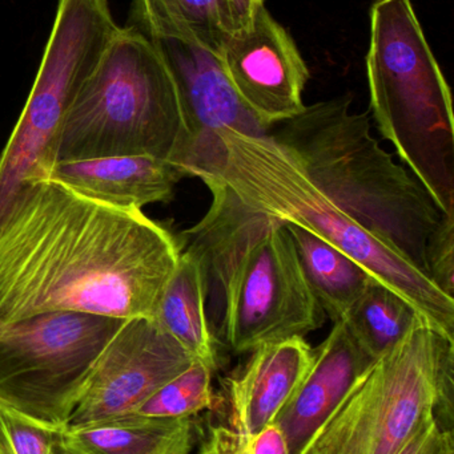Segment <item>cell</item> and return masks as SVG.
<instances>
[{
	"mask_svg": "<svg viewBox=\"0 0 454 454\" xmlns=\"http://www.w3.org/2000/svg\"><path fill=\"white\" fill-rule=\"evenodd\" d=\"M194 362L156 320H124L93 364L66 428L136 415L147 400Z\"/></svg>",
	"mask_w": 454,
	"mask_h": 454,
	"instance_id": "10",
	"label": "cell"
},
{
	"mask_svg": "<svg viewBox=\"0 0 454 454\" xmlns=\"http://www.w3.org/2000/svg\"><path fill=\"white\" fill-rule=\"evenodd\" d=\"M258 4H264V0H255Z\"/></svg>",
	"mask_w": 454,
	"mask_h": 454,
	"instance_id": "29",
	"label": "cell"
},
{
	"mask_svg": "<svg viewBox=\"0 0 454 454\" xmlns=\"http://www.w3.org/2000/svg\"><path fill=\"white\" fill-rule=\"evenodd\" d=\"M285 226L323 311L333 323L344 319L375 278L362 264L322 238L299 226L290 223Z\"/></svg>",
	"mask_w": 454,
	"mask_h": 454,
	"instance_id": "18",
	"label": "cell"
},
{
	"mask_svg": "<svg viewBox=\"0 0 454 454\" xmlns=\"http://www.w3.org/2000/svg\"><path fill=\"white\" fill-rule=\"evenodd\" d=\"M426 266L429 279L454 299V215H442L429 235Z\"/></svg>",
	"mask_w": 454,
	"mask_h": 454,
	"instance_id": "23",
	"label": "cell"
},
{
	"mask_svg": "<svg viewBox=\"0 0 454 454\" xmlns=\"http://www.w3.org/2000/svg\"><path fill=\"white\" fill-rule=\"evenodd\" d=\"M119 27L108 0H59L26 106L0 154V225L21 183L42 165L69 104Z\"/></svg>",
	"mask_w": 454,
	"mask_h": 454,
	"instance_id": "9",
	"label": "cell"
},
{
	"mask_svg": "<svg viewBox=\"0 0 454 454\" xmlns=\"http://www.w3.org/2000/svg\"><path fill=\"white\" fill-rule=\"evenodd\" d=\"M375 359L362 348L344 319L314 348L303 380L274 420L290 454H306L316 432L332 415L354 381Z\"/></svg>",
	"mask_w": 454,
	"mask_h": 454,
	"instance_id": "13",
	"label": "cell"
},
{
	"mask_svg": "<svg viewBox=\"0 0 454 454\" xmlns=\"http://www.w3.org/2000/svg\"><path fill=\"white\" fill-rule=\"evenodd\" d=\"M272 135L346 215L426 275V243L444 213L373 137L368 114L352 112V95L306 106Z\"/></svg>",
	"mask_w": 454,
	"mask_h": 454,
	"instance_id": "2",
	"label": "cell"
},
{
	"mask_svg": "<svg viewBox=\"0 0 454 454\" xmlns=\"http://www.w3.org/2000/svg\"><path fill=\"white\" fill-rule=\"evenodd\" d=\"M212 202L199 223L181 234L216 280L224 303L223 333L235 354L323 327L317 301L287 226L243 209L223 188L208 185Z\"/></svg>",
	"mask_w": 454,
	"mask_h": 454,
	"instance_id": "3",
	"label": "cell"
},
{
	"mask_svg": "<svg viewBox=\"0 0 454 454\" xmlns=\"http://www.w3.org/2000/svg\"><path fill=\"white\" fill-rule=\"evenodd\" d=\"M250 448L251 454H290L284 434L274 423L251 439Z\"/></svg>",
	"mask_w": 454,
	"mask_h": 454,
	"instance_id": "26",
	"label": "cell"
},
{
	"mask_svg": "<svg viewBox=\"0 0 454 454\" xmlns=\"http://www.w3.org/2000/svg\"><path fill=\"white\" fill-rule=\"evenodd\" d=\"M218 58L242 103L268 132L306 109L308 66L266 5L256 8L248 26L224 39Z\"/></svg>",
	"mask_w": 454,
	"mask_h": 454,
	"instance_id": "11",
	"label": "cell"
},
{
	"mask_svg": "<svg viewBox=\"0 0 454 454\" xmlns=\"http://www.w3.org/2000/svg\"><path fill=\"white\" fill-rule=\"evenodd\" d=\"M123 319L50 312L0 331V404L66 429L85 380Z\"/></svg>",
	"mask_w": 454,
	"mask_h": 454,
	"instance_id": "8",
	"label": "cell"
},
{
	"mask_svg": "<svg viewBox=\"0 0 454 454\" xmlns=\"http://www.w3.org/2000/svg\"><path fill=\"white\" fill-rule=\"evenodd\" d=\"M397 454H454L453 432L445 431L436 418H432Z\"/></svg>",
	"mask_w": 454,
	"mask_h": 454,
	"instance_id": "25",
	"label": "cell"
},
{
	"mask_svg": "<svg viewBox=\"0 0 454 454\" xmlns=\"http://www.w3.org/2000/svg\"><path fill=\"white\" fill-rule=\"evenodd\" d=\"M188 149L183 106L167 61L147 35L125 24L77 90L31 178L59 162L114 156L157 157L183 173Z\"/></svg>",
	"mask_w": 454,
	"mask_h": 454,
	"instance_id": "5",
	"label": "cell"
},
{
	"mask_svg": "<svg viewBox=\"0 0 454 454\" xmlns=\"http://www.w3.org/2000/svg\"><path fill=\"white\" fill-rule=\"evenodd\" d=\"M421 317L407 299L372 279L344 322L362 348L376 360L396 346Z\"/></svg>",
	"mask_w": 454,
	"mask_h": 454,
	"instance_id": "20",
	"label": "cell"
},
{
	"mask_svg": "<svg viewBox=\"0 0 454 454\" xmlns=\"http://www.w3.org/2000/svg\"><path fill=\"white\" fill-rule=\"evenodd\" d=\"M370 112L413 177L454 215L452 92L410 0H376L365 58Z\"/></svg>",
	"mask_w": 454,
	"mask_h": 454,
	"instance_id": "6",
	"label": "cell"
},
{
	"mask_svg": "<svg viewBox=\"0 0 454 454\" xmlns=\"http://www.w3.org/2000/svg\"><path fill=\"white\" fill-rule=\"evenodd\" d=\"M220 157L197 178L223 188L243 209L301 227L362 264L454 339V299L423 271L354 223L306 175L272 133H219Z\"/></svg>",
	"mask_w": 454,
	"mask_h": 454,
	"instance_id": "4",
	"label": "cell"
},
{
	"mask_svg": "<svg viewBox=\"0 0 454 454\" xmlns=\"http://www.w3.org/2000/svg\"><path fill=\"white\" fill-rule=\"evenodd\" d=\"M127 24L146 35L191 40L215 55L234 31L228 0H132Z\"/></svg>",
	"mask_w": 454,
	"mask_h": 454,
	"instance_id": "19",
	"label": "cell"
},
{
	"mask_svg": "<svg viewBox=\"0 0 454 454\" xmlns=\"http://www.w3.org/2000/svg\"><path fill=\"white\" fill-rule=\"evenodd\" d=\"M213 373L207 364L195 360L189 368L147 400L136 415L165 419L196 418L203 411L212 410L216 403Z\"/></svg>",
	"mask_w": 454,
	"mask_h": 454,
	"instance_id": "21",
	"label": "cell"
},
{
	"mask_svg": "<svg viewBox=\"0 0 454 454\" xmlns=\"http://www.w3.org/2000/svg\"><path fill=\"white\" fill-rule=\"evenodd\" d=\"M40 178L120 209L168 204L184 176L172 162L152 156H114L59 162Z\"/></svg>",
	"mask_w": 454,
	"mask_h": 454,
	"instance_id": "15",
	"label": "cell"
},
{
	"mask_svg": "<svg viewBox=\"0 0 454 454\" xmlns=\"http://www.w3.org/2000/svg\"><path fill=\"white\" fill-rule=\"evenodd\" d=\"M229 11H231L234 31L244 28L252 20L253 13L259 7L255 0H228Z\"/></svg>",
	"mask_w": 454,
	"mask_h": 454,
	"instance_id": "27",
	"label": "cell"
},
{
	"mask_svg": "<svg viewBox=\"0 0 454 454\" xmlns=\"http://www.w3.org/2000/svg\"><path fill=\"white\" fill-rule=\"evenodd\" d=\"M208 291L210 285L204 264L194 251L186 248L181 251L163 294L156 322L195 360L204 363L216 372L218 347L205 311Z\"/></svg>",
	"mask_w": 454,
	"mask_h": 454,
	"instance_id": "17",
	"label": "cell"
},
{
	"mask_svg": "<svg viewBox=\"0 0 454 454\" xmlns=\"http://www.w3.org/2000/svg\"><path fill=\"white\" fill-rule=\"evenodd\" d=\"M195 418L128 416L66 428L56 436L61 454H191L197 442Z\"/></svg>",
	"mask_w": 454,
	"mask_h": 454,
	"instance_id": "16",
	"label": "cell"
},
{
	"mask_svg": "<svg viewBox=\"0 0 454 454\" xmlns=\"http://www.w3.org/2000/svg\"><path fill=\"white\" fill-rule=\"evenodd\" d=\"M51 454H61L60 450H59V448L56 447V442L53 444L52 450H51Z\"/></svg>",
	"mask_w": 454,
	"mask_h": 454,
	"instance_id": "28",
	"label": "cell"
},
{
	"mask_svg": "<svg viewBox=\"0 0 454 454\" xmlns=\"http://www.w3.org/2000/svg\"><path fill=\"white\" fill-rule=\"evenodd\" d=\"M58 434L0 404V454H51Z\"/></svg>",
	"mask_w": 454,
	"mask_h": 454,
	"instance_id": "22",
	"label": "cell"
},
{
	"mask_svg": "<svg viewBox=\"0 0 454 454\" xmlns=\"http://www.w3.org/2000/svg\"><path fill=\"white\" fill-rule=\"evenodd\" d=\"M147 36L167 61L180 95L189 137L188 156L181 169L184 178H197L220 157L219 133H269L235 92L218 55L191 40L168 35Z\"/></svg>",
	"mask_w": 454,
	"mask_h": 454,
	"instance_id": "12",
	"label": "cell"
},
{
	"mask_svg": "<svg viewBox=\"0 0 454 454\" xmlns=\"http://www.w3.org/2000/svg\"><path fill=\"white\" fill-rule=\"evenodd\" d=\"M453 403L454 339L421 317L354 381L306 454H397L432 418L453 432Z\"/></svg>",
	"mask_w": 454,
	"mask_h": 454,
	"instance_id": "7",
	"label": "cell"
},
{
	"mask_svg": "<svg viewBox=\"0 0 454 454\" xmlns=\"http://www.w3.org/2000/svg\"><path fill=\"white\" fill-rule=\"evenodd\" d=\"M197 442L199 454H251V440L237 434L229 424H197Z\"/></svg>",
	"mask_w": 454,
	"mask_h": 454,
	"instance_id": "24",
	"label": "cell"
},
{
	"mask_svg": "<svg viewBox=\"0 0 454 454\" xmlns=\"http://www.w3.org/2000/svg\"><path fill=\"white\" fill-rule=\"evenodd\" d=\"M181 251L143 210L24 180L0 225V331L50 312L156 320Z\"/></svg>",
	"mask_w": 454,
	"mask_h": 454,
	"instance_id": "1",
	"label": "cell"
},
{
	"mask_svg": "<svg viewBox=\"0 0 454 454\" xmlns=\"http://www.w3.org/2000/svg\"><path fill=\"white\" fill-rule=\"evenodd\" d=\"M306 338L272 341L250 352L242 367L224 380L229 426L251 440L274 423L312 362Z\"/></svg>",
	"mask_w": 454,
	"mask_h": 454,
	"instance_id": "14",
	"label": "cell"
}]
</instances>
